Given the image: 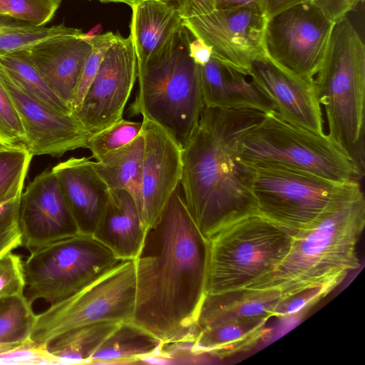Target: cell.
Masks as SVG:
<instances>
[{
    "mask_svg": "<svg viewBox=\"0 0 365 365\" xmlns=\"http://www.w3.org/2000/svg\"><path fill=\"white\" fill-rule=\"evenodd\" d=\"M88 158H74L52 168L80 233L92 235L109 197L110 190Z\"/></svg>",
    "mask_w": 365,
    "mask_h": 365,
    "instance_id": "d6986e66",
    "label": "cell"
},
{
    "mask_svg": "<svg viewBox=\"0 0 365 365\" xmlns=\"http://www.w3.org/2000/svg\"><path fill=\"white\" fill-rule=\"evenodd\" d=\"M143 150L144 138L141 133L130 143L93 162L96 172L109 190L127 191L135 201L140 214Z\"/></svg>",
    "mask_w": 365,
    "mask_h": 365,
    "instance_id": "d4e9b609",
    "label": "cell"
},
{
    "mask_svg": "<svg viewBox=\"0 0 365 365\" xmlns=\"http://www.w3.org/2000/svg\"><path fill=\"white\" fill-rule=\"evenodd\" d=\"M294 234L258 214L237 220L207 239L206 294L245 288L274 270Z\"/></svg>",
    "mask_w": 365,
    "mask_h": 365,
    "instance_id": "8992f818",
    "label": "cell"
},
{
    "mask_svg": "<svg viewBox=\"0 0 365 365\" xmlns=\"http://www.w3.org/2000/svg\"><path fill=\"white\" fill-rule=\"evenodd\" d=\"M336 286L333 284L310 287L281 297L275 309L274 317L296 314L324 298Z\"/></svg>",
    "mask_w": 365,
    "mask_h": 365,
    "instance_id": "74e56055",
    "label": "cell"
},
{
    "mask_svg": "<svg viewBox=\"0 0 365 365\" xmlns=\"http://www.w3.org/2000/svg\"><path fill=\"white\" fill-rule=\"evenodd\" d=\"M63 0H0V29L43 26L50 21Z\"/></svg>",
    "mask_w": 365,
    "mask_h": 365,
    "instance_id": "f546056e",
    "label": "cell"
},
{
    "mask_svg": "<svg viewBox=\"0 0 365 365\" xmlns=\"http://www.w3.org/2000/svg\"><path fill=\"white\" fill-rule=\"evenodd\" d=\"M328 136L364 175L365 45L344 16L336 21L322 64L314 76Z\"/></svg>",
    "mask_w": 365,
    "mask_h": 365,
    "instance_id": "5b68a950",
    "label": "cell"
},
{
    "mask_svg": "<svg viewBox=\"0 0 365 365\" xmlns=\"http://www.w3.org/2000/svg\"><path fill=\"white\" fill-rule=\"evenodd\" d=\"M36 317L24 294L0 298V346L31 340Z\"/></svg>",
    "mask_w": 365,
    "mask_h": 365,
    "instance_id": "83f0119b",
    "label": "cell"
},
{
    "mask_svg": "<svg viewBox=\"0 0 365 365\" xmlns=\"http://www.w3.org/2000/svg\"><path fill=\"white\" fill-rule=\"evenodd\" d=\"M265 1L266 0H214L215 9L251 6L260 8L264 11Z\"/></svg>",
    "mask_w": 365,
    "mask_h": 365,
    "instance_id": "ee69618b",
    "label": "cell"
},
{
    "mask_svg": "<svg viewBox=\"0 0 365 365\" xmlns=\"http://www.w3.org/2000/svg\"><path fill=\"white\" fill-rule=\"evenodd\" d=\"M0 364H60L46 347L32 340L0 346Z\"/></svg>",
    "mask_w": 365,
    "mask_h": 365,
    "instance_id": "d590c367",
    "label": "cell"
},
{
    "mask_svg": "<svg viewBox=\"0 0 365 365\" xmlns=\"http://www.w3.org/2000/svg\"><path fill=\"white\" fill-rule=\"evenodd\" d=\"M0 64L32 96L58 110L73 113L47 86L24 49L0 55Z\"/></svg>",
    "mask_w": 365,
    "mask_h": 365,
    "instance_id": "f1b7e54d",
    "label": "cell"
},
{
    "mask_svg": "<svg viewBox=\"0 0 365 365\" xmlns=\"http://www.w3.org/2000/svg\"><path fill=\"white\" fill-rule=\"evenodd\" d=\"M331 20L336 22L364 0H310Z\"/></svg>",
    "mask_w": 365,
    "mask_h": 365,
    "instance_id": "ab89813d",
    "label": "cell"
},
{
    "mask_svg": "<svg viewBox=\"0 0 365 365\" xmlns=\"http://www.w3.org/2000/svg\"><path fill=\"white\" fill-rule=\"evenodd\" d=\"M33 156L29 150L0 145V205L21 197Z\"/></svg>",
    "mask_w": 365,
    "mask_h": 365,
    "instance_id": "4dcf8cb0",
    "label": "cell"
},
{
    "mask_svg": "<svg viewBox=\"0 0 365 365\" xmlns=\"http://www.w3.org/2000/svg\"><path fill=\"white\" fill-rule=\"evenodd\" d=\"M265 114L205 106L182 148L183 199L207 240L222 227L257 214L255 170L240 158V143Z\"/></svg>",
    "mask_w": 365,
    "mask_h": 365,
    "instance_id": "7a4b0ae2",
    "label": "cell"
},
{
    "mask_svg": "<svg viewBox=\"0 0 365 365\" xmlns=\"http://www.w3.org/2000/svg\"><path fill=\"white\" fill-rule=\"evenodd\" d=\"M143 123L121 118L109 127L92 133L87 142L92 157L100 160L106 154L130 143L142 133Z\"/></svg>",
    "mask_w": 365,
    "mask_h": 365,
    "instance_id": "1f68e13d",
    "label": "cell"
},
{
    "mask_svg": "<svg viewBox=\"0 0 365 365\" xmlns=\"http://www.w3.org/2000/svg\"><path fill=\"white\" fill-rule=\"evenodd\" d=\"M130 38L137 66L143 65L182 25L183 19L172 7L159 0H135L130 6Z\"/></svg>",
    "mask_w": 365,
    "mask_h": 365,
    "instance_id": "603a6c76",
    "label": "cell"
},
{
    "mask_svg": "<svg viewBox=\"0 0 365 365\" xmlns=\"http://www.w3.org/2000/svg\"><path fill=\"white\" fill-rule=\"evenodd\" d=\"M0 81L14 104L33 155L59 158L68 151L87 148L91 133L73 113L58 110L38 100L1 64Z\"/></svg>",
    "mask_w": 365,
    "mask_h": 365,
    "instance_id": "5bb4252c",
    "label": "cell"
},
{
    "mask_svg": "<svg viewBox=\"0 0 365 365\" xmlns=\"http://www.w3.org/2000/svg\"><path fill=\"white\" fill-rule=\"evenodd\" d=\"M115 37V34L110 31L92 36V50L84 63L73 94L71 103L72 112L81 103L88 87L98 72L107 49L113 43Z\"/></svg>",
    "mask_w": 365,
    "mask_h": 365,
    "instance_id": "e575fe53",
    "label": "cell"
},
{
    "mask_svg": "<svg viewBox=\"0 0 365 365\" xmlns=\"http://www.w3.org/2000/svg\"><path fill=\"white\" fill-rule=\"evenodd\" d=\"M310 0H266L265 12L268 17L295 4Z\"/></svg>",
    "mask_w": 365,
    "mask_h": 365,
    "instance_id": "f6af8a7d",
    "label": "cell"
},
{
    "mask_svg": "<svg viewBox=\"0 0 365 365\" xmlns=\"http://www.w3.org/2000/svg\"><path fill=\"white\" fill-rule=\"evenodd\" d=\"M251 166L257 214L294 235L362 191L359 181L334 182L278 165Z\"/></svg>",
    "mask_w": 365,
    "mask_h": 365,
    "instance_id": "ba28073f",
    "label": "cell"
},
{
    "mask_svg": "<svg viewBox=\"0 0 365 365\" xmlns=\"http://www.w3.org/2000/svg\"><path fill=\"white\" fill-rule=\"evenodd\" d=\"M174 9L182 19L209 13L215 9L214 0H159Z\"/></svg>",
    "mask_w": 365,
    "mask_h": 365,
    "instance_id": "f35d334b",
    "label": "cell"
},
{
    "mask_svg": "<svg viewBox=\"0 0 365 365\" xmlns=\"http://www.w3.org/2000/svg\"><path fill=\"white\" fill-rule=\"evenodd\" d=\"M163 344L131 322H121L91 357L90 364H130L153 356L165 358Z\"/></svg>",
    "mask_w": 365,
    "mask_h": 365,
    "instance_id": "484cf974",
    "label": "cell"
},
{
    "mask_svg": "<svg viewBox=\"0 0 365 365\" xmlns=\"http://www.w3.org/2000/svg\"><path fill=\"white\" fill-rule=\"evenodd\" d=\"M135 300L134 259L123 260L91 284L37 314L31 339L46 346L58 335L81 326L131 322Z\"/></svg>",
    "mask_w": 365,
    "mask_h": 365,
    "instance_id": "30bf717a",
    "label": "cell"
},
{
    "mask_svg": "<svg viewBox=\"0 0 365 365\" xmlns=\"http://www.w3.org/2000/svg\"><path fill=\"white\" fill-rule=\"evenodd\" d=\"M245 76L211 58L201 66L204 105L211 108L253 109L264 113L274 110L271 101Z\"/></svg>",
    "mask_w": 365,
    "mask_h": 365,
    "instance_id": "44dd1931",
    "label": "cell"
},
{
    "mask_svg": "<svg viewBox=\"0 0 365 365\" xmlns=\"http://www.w3.org/2000/svg\"><path fill=\"white\" fill-rule=\"evenodd\" d=\"M189 55L198 66H203L212 58V49L190 31Z\"/></svg>",
    "mask_w": 365,
    "mask_h": 365,
    "instance_id": "b9f144b4",
    "label": "cell"
},
{
    "mask_svg": "<svg viewBox=\"0 0 365 365\" xmlns=\"http://www.w3.org/2000/svg\"><path fill=\"white\" fill-rule=\"evenodd\" d=\"M364 225L365 199L361 191L294 234L282 262L245 288L274 289L284 297L310 287H337L361 266L356 249Z\"/></svg>",
    "mask_w": 365,
    "mask_h": 365,
    "instance_id": "3957f363",
    "label": "cell"
},
{
    "mask_svg": "<svg viewBox=\"0 0 365 365\" xmlns=\"http://www.w3.org/2000/svg\"><path fill=\"white\" fill-rule=\"evenodd\" d=\"M0 145L29 150L25 133L14 104L0 81Z\"/></svg>",
    "mask_w": 365,
    "mask_h": 365,
    "instance_id": "836d02e7",
    "label": "cell"
},
{
    "mask_svg": "<svg viewBox=\"0 0 365 365\" xmlns=\"http://www.w3.org/2000/svg\"><path fill=\"white\" fill-rule=\"evenodd\" d=\"M266 317L239 319L197 332L191 346L195 355L209 354L224 358L255 345L267 333Z\"/></svg>",
    "mask_w": 365,
    "mask_h": 365,
    "instance_id": "cb8c5ba5",
    "label": "cell"
},
{
    "mask_svg": "<svg viewBox=\"0 0 365 365\" xmlns=\"http://www.w3.org/2000/svg\"><path fill=\"white\" fill-rule=\"evenodd\" d=\"M268 16L257 7L215 9L183 19V25L212 49V58L245 76L253 62L266 58Z\"/></svg>",
    "mask_w": 365,
    "mask_h": 365,
    "instance_id": "7c38bea8",
    "label": "cell"
},
{
    "mask_svg": "<svg viewBox=\"0 0 365 365\" xmlns=\"http://www.w3.org/2000/svg\"><path fill=\"white\" fill-rule=\"evenodd\" d=\"M208 244L184 201L180 185L146 231L134 259L131 322L163 346L192 344L205 296Z\"/></svg>",
    "mask_w": 365,
    "mask_h": 365,
    "instance_id": "6da1fadb",
    "label": "cell"
},
{
    "mask_svg": "<svg viewBox=\"0 0 365 365\" xmlns=\"http://www.w3.org/2000/svg\"><path fill=\"white\" fill-rule=\"evenodd\" d=\"M121 322L102 321L67 331L46 347L60 364H90L91 357Z\"/></svg>",
    "mask_w": 365,
    "mask_h": 365,
    "instance_id": "4316f807",
    "label": "cell"
},
{
    "mask_svg": "<svg viewBox=\"0 0 365 365\" xmlns=\"http://www.w3.org/2000/svg\"><path fill=\"white\" fill-rule=\"evenodd\" d=\"M21 246V234L18 225L0 235V256Z\"/></svg>",
    "mask_w": 365,
    "mask_h": 365,
    "instance_id": "7bdbcfd3",
    "label": "cell"
},
{
    "mask_svg": "<svg viewBox=\"0 0 365 365\" xmlns=\"http://www.w3.org/2000/svg\"><path fill=\"white\" fill-rule=\"evenodd\" d=\"M141 214L124 190H110L109 197L93 236L123 260L135 259L145 237Z\"/></svg>",
    "mask_w": 365,
    "mask_h": 365,
    "instance_id": "ffe728a7",
    "label": "cell"
},
{
    "mask_svg": "<svg viewBox=\"0 0 365 365\" xmlns=\"http://www.w3.org/2000/svg\"><path fill=\"white\" fill-rule=\"evenodd\" d=\"M137 76L132 39L116 34L81 103L73 112L87 131L96 133L123 118Z\"/></svg>",
    "mask_w": 365,
    "mask_h": 365,
    "instance_id": "4fadbf2b",
    "label": "cell"
},
{
    "mask_svg": "<svg viewBox=\"0 0 365 365\" xmlns=\"http://www.w3.org/2000/svg\"><path fill=\"white\" fill-rule=\"evenodd\" d=\"M280 299V292L274 289L245 287L205 294L197 319L196 335L200 330L235 319L274 317Z\"/></svg>",
    "mask_w": 365,
    "mask_h": 365,
    "instance_id": "7402d4cb",
    "label": "cell"
},
{
    "mask_svg": "<svg viewBox=\"0 0 365 365\" xmlns=\"http://www.w3.org/2000/svg\"><path fill=\"white\" fill-rule=\"evenodd\" d=\"M240 155L250 165H278L339 182L361 179L352 162L328 135L292 125L274 110L244 135Z\"/></svg>",
    "mask_w": 365,
    "mask_h": 365,
    "instance_id": "52a82bcc",
    "label": "cell"
},
{
    "mask_svg": "<svg viewBox=\"0 0 365 365\" xmlns=\"http://www.w3.org/2000/svg\"><path fill=\"white\" fill-rule=\"evenodd\" d=\"M18 227L21 247L30 251L80 233L52 170L36 175L22 192Z\"/></svg>",
    "mask_w": 365,
    "mask_h": 365,
    "instance_id": "9a60e30c",
    "label": "cell"
},
{
    "mask_svg": "<svg viewBox=\"0 0 365 365\" xmlns=\"http://www.w3.org/2000/svg\"><path fill=\"white\" fill-rule=\"evenodd\" d=\"M20 199L21 197L0 205V235L18 225Z\"/></svg>",
    "mask_w": 365,
    "mask_h": 365,
    "instance_id": "60d3db41",
    "label": "cell"
},
{
    "mask_svg": "<svg viewBox=\"0 0 365 365\" xmlns=\"http://www.w3.org/2000/svg\"><path fill=\"white\" fill-rule=\"evenodd\" d=\"M144 138L141 216L147 231L158 220L180 185L182 148L155 123L143 118Z\"/></svg>",
    "mask_w": 365,
    "mask_h": 365,
    "instance_id": "2e32d148",
    "label": "cell"
},
{
    "mask_svg": "<svg viewBox=\"0 0 365 365\" xmlns=\"http://www.w3.org/2000/svg\"><path fill=\"white\" fill-rule=\"evenodd\" d=\"M103 2H120L128 4L130 6L135 0H98Z\"/></svg>",
    "mask_w": 365,
    "mask_h": 365,
    "instance_id": "bcb514c9",
    "label": "cell"
},
{
    "mask_svg": "<svg viewBox=\"0 0 365 365\" xmlns=\"http://www.w3.org/2000/svg\"><path fill=\"white\" fill-rule=\"evenodd\" d=\"M123 259L92 235L78 233L30 251L24 261V294L33 304L61 302L91 284Z\"/></svg>",
    "mask_w": 365,
    "mask_h": 365,
    "instance_id": "9c48e42d",
    "label": "cell"
},
{
    "mask_svg": "<svg viewBox=\"0 0 365 365\" xmlns=\"http://www.w3.org/2000/svg\"><path fill=\"white\" fill-rule=\"evenodd\" d=\"M63 24L50 27L24 26L0 29V55L25 49L43 40L66 34Z\"/></svg>",
    "mask_w": 365,
    "mask_h": 365,
    "instance_id": "d6a6232c",
    "label": "cell"
},
{
    "mask_svg": "<svg viewBox=\"0 0 365 365\" xmlns=\"http://www.w3.org/2000/svg\"><path fill=\"white\" fill-rule=\"evenodd\" d=\"M335 22L308 1L268 17L266 58L295 75L314 79L327 53Z\"/></svg>",
    "mask_w": 365,
    "mask_h": 365,
    "instance_id": "8fae6325",
    "label": "cell"
},
{
    "mask_svg": "<svg viewBox=\"0 0 365 365\" xmlns=\"http://www.w3.org/2000/svg\"><path fill=\"white\" fill-rule=\"evenodd\" d=\"M13 250L0 256V298L24 294V261Z\"/></svg>",
    "mask_w": 365,
    "mask_h": 365,
    "instance_id": "8d00e7d4",
    "label": "cell"
},
{
    "mask_svg": "<svg viewBox=\"0 0 365 365\" xmlns=\"http://www.w3.org/2000/svg\"><path fill=\"white\" fill-rule=\"evenodd\" d=\"M190 31L180 26L143 65L138 66V88L130 106L164 129L182 148L195 131L204 105L201 66L189 55Z\"/></svg>",
    "mask_w": 365,
    "mask_h": 365,
    "instance_id": "277c9868",
    "label": "cell"
},
{
    "mask_svg": "<svg viewBox=\"0 0 365 365\" xmlns=\"http://www.w3.org/2000/svg\"><path fill=\"white\" fill-rule=\"evenodd\" d=\"M92 46V37L71 27L66 34L24 51L50 89L71 109L73 94Z\"/></svg>",
    "mask_w": 365,
    "mask_h": 365,
    "instance_id": "ac0fdd59",
    "label": "cell"
},
{
    "mask_svg": "<svg viewBox=\"0 0 365 365\" xmlns=\"http://www.w3.org/2000/svg\"><path fill=\"white\" fill-rule=\"evenodd\" d=\"M251 81L267 96L284 120L323 134V115L314 80L295 75L267 58L252 63Z\"/></svg>",
    "mask_w": 365,
    "mask_h": 365,
    "instance_id": "e0dca14e",
    "label": "cell"
}]
</instances>
